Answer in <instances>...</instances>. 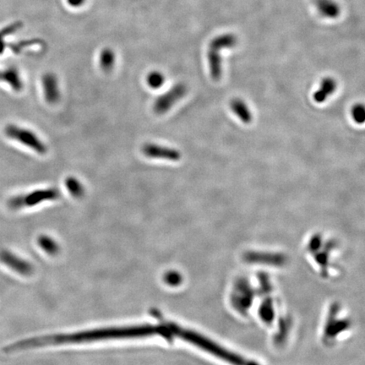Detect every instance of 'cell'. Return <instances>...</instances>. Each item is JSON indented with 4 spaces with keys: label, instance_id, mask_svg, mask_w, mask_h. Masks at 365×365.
I'll list each match as a JSON object with an SVG mask.
<instances>
[{
    "label": "cell",
    "instance_id": "6da1fadb",
    "mask_svg": "<svg viewBox=\"0 0 365 365\" xmlns=\"http://www.w3.org/2000/svg\"><path fill=\"white\" fill-rule=\"evenodd\" d=\"M162 327L153 325L124 326L107 329L96 330L91 332H78L68 335H55L30 338L22 341V347L25 349L48 346V345L64 344V343H78L84 341L110 340V339H124V338L151 337L161 336Z\"/></svg>",
    "mask_w": 365,
    "mask_h": 365
},
{
    "label": "cell",
    "instance_id": "8992f818",
    "mask_svg": "<svg viewBox=\"0 0 365 365\" xmlns=\"http://www.w3.org/2000/svg\"><path fill=\"white\" fill-rule=\"evenodd\" d=\"M187 92V87L184 84L178 83L173 85L170 90L155 100L153 110L157 114H164L172 109V106L183 98Z\"/></svg>",
    "mask_w": 365,
    "mask_h": 365
},
{
    "label": "cell",
    "instance_id": "7a4b0ae2",
    "mask_svg": "<svg viewBox=\"0 0 365 365\" xmlns=\"http://www.w3.org/2000/svg\"><path fill=\"white\" fill-rule=\"evenodd\" d=\"M169 331L171 332L172 338L177 337L181 338L182 340L190 342L192 344L196 345L197 347L202 348L203 350L207 351L209 353L214 354L216 356L219 357L224 359L227 363L232 365H258L252 361H249L245 359L243 357L239 356L238 354L231 353L230 351L226 350L224 347L211 341L208 338L200 336L197 332L185 329L182 326H178L177 324L168 322Z\"/></svg>",
    "mask_w": 365,
    "mask_h": 365
},
{
    "label": "cell",
    "instance_id": "2e32d148",
    "mask_svg": "<svg viewBox=\"0 0 365 365\" xmlns=\"http://www.w3.org/2000/svg\"><path fill=\"white\" fill-rule=\"evenodd\" d=\"M146 83L149 87L157 90L162 87L165 83V76L160 71H151L146 76Z\"/></svg>",
    "mask_w": 365,
    "mask_h": 365
},
{
    "label": "cell",
    "instance_id": "5bb4252c",
    "mask_svg": "<svg viewBox=\"0 0 365 365\" xmlns=\"http://www.w3.org/2000/svg\"><path fill=\"white\" fill-rule=\"evenodd\" d=\"M64 184H65L67 190L70 192V195L74 198L80 199L84 197V192H85L84 185L77 178L75 177H68L64 181Z\"/></svg>",
    "mask_w": 365,
    "mask_h": 365
},
{
    "label": "cell",
    "instance_id": "277c9868",
    "mask_svg": "<svg viewBox=\"0 0 365 365\" xmlns=\"http://www.w3.org/2000/svg\"><path fill=\"white\" fill-rule=\"evenodd\" d=\"M60 197V192L55 188H49L44 190H34L30 193L22 196H17L13 197L8 201L9 208L16 209L23 208V207H30L39 205L44 201L55 200Z\"/></svg>",
    "mask_w": 365,
    "mask_h": 365
},
{
    "label": "cell",
    "instance_id": "9c48e42d",
    "mask_svg": "<svg viewBox=\"0 0 365 365\" xmlns=\"http://www.w3.org/2000/svg\"><path fill=\"white\" fill-rule=\"evenodd\" d=\"M43 93L47 103L55 104L59 101L60 91L58 87L57 79L55 74L47 73L42 78Z\"/></svg>",
    "mask_w": 365,
    "mask_h": 365
},
{
    "label": "cell",
    "instance_id": "52a82bcc",
    "mask_svg": "<svg viewBox=\"0 0 365 365\" xmlns=\"http://www.w3.org/2000/svg\"><path fill=\"white\" fill-rule=\"evenodd\" d=\"M142 152L145 157L153 159L177 162L180 160L181 153L174 148L168 147L164 145H157L153 143H147L142 146Z\"/></svg>",
    "mask_w": 365,
    "mask_h": 365
},
{
    "label": "cell",
    "instance_id": "ba28073f",
    "mask_svg": "<svg viewBox=\"0 0 365 365\" xmlns=\"http://www.w3.org/2000/svg\"><path fill=\"white\" fill-rule=\"evenodd\" d=\"M0 261L21 275H29L32 272L30 263L22 260L15 253L6 250L0 251Z\"/></svg>",
    "mask_w": 365,
    "mask_h": 365
},
{
    "label": "cell",
    "instance_id": "9a60e30c",
    "mask_svg": "<svg viewBox=\"0 0 365 365\" xmlns=\"http://www.w3.org/2000/svg\"><path fill=\"white\" fill-rule=\"evenodd\" d=\"M100 66L105 72H109L113 69L115 64L114 53L111 49H104L101 52L99 57Z\"/></svg>",
    "mask_w": 365,
    "mask_h": 365
},
{
    "label": "cell",
    "instance_id": "7c38bea8",
    "mask_svg": "<svg viewBox=\"0 0 365 365\" xmlns=\"http://www.w3.org/2000/svg\"><path fill=\"white\" fill-rule=\"evenodd\" d=\"M314 3L320 15L326 18H337L341 12L340 7L334 0H315Z\"/></svg>",
    "mask_w": 365,
    "mask_h": 365
},
{
    "label": "cell",
    "instance_id": "5b68a950",
    "mask_svg": "<svg viewBox=\"0 0 365 365\" xmlns=\"http://www.w3.org/2000/svg\"><path fill=\"white\" fill-rule=\"evenodd\" d=\"M4 133L7 137L30 148L38 154H45L48 151L45 144L31 130L17 126L15 124H9L4 129Z\"/></svg>",
    "mask_w": 365,
    "mask_h": 365
},
{
    "label": "cell",
    "instance_id": "30bf717a",
    "mask_svg": "<svg viewBox=\"0 0 365 365\" xmlns=\"http://www.w3.org/2000/svg\"><path fill=\"white\" fill-rule=\"evenodd\" d=\"M230 107L233 113L244 123V124H251L253 119V115L249 109L245 101L240 98H234L231 101Z\"/></svg>",
    "mask_w": 365,
    "mask_h": 365
},
{
    "label": "cell",
    "instance_id": "3957f363",
    "mask_svg": "<svg viewBox=\"0 0 365 365\" xmlns=\"http://www.w3.org/2000/svg\"><path fill=\"white\" fill-rule=\"evenodd\" d=\"M237 43L236 36L232 34L221 35L215 37L209 45L207 58H208L210 73L212 80L218 82L222 77V57L220 51L223 49H231Z\"/></svg>",
    "mask_w": 365,
    "mask_h": 365
},
{
    "label": "cell",
    "instance_id": "4fadbf2b",
    "mask_svg": "<svg viewBox=\"0 0 365 365\" xmlns=\"http://www.w3.org/2000/svg\"><path fill=\"white\" fill-rule=\"evenodd\" d=\"M0 81L6 82L15 91H21L23 88V82L21 81L18 71L15 69L0 70Z\"/></svg>",
    "mask_w": 365,
    "mask_h": 365
},
{
    "label": "cell",
    "instance_id": "e0dca14e",
    "mask_svg": "<svg viewBox=\"0 0 365 365\" xmlns=\"http://www.w3.org/2000/svg\"><path fill=\"white\" fill-rule=\"evenodd\" d=\"M352 117L357 124H363L365 122V107L362 104H356L352 109Z\"/></svg>",
    "mask_w": 365,
    "mask_h": 365
},
{
    "label": "cell",
    "instance_id": "ac0fdd59",
    "mask_svg": "<svg viewBox=\"0 0 365 365\" xmlns=\"http://www.w3.org/2000/svg\"><path fill=\"white\" fill-rule=\"evenodd\" d=\"M84 2H85V0H67V3H69V5L76 7V8L82 6Z\"/></svg>",
    "mask_w": 365,
    "mask_h": 365
},
{
    "label": "cell",
    "instance_id": "8fae6325",
    "mask_svg": "<svg viewBox=\"0 0 365 365\" xmlns=\"http://www.w3.org/2000/svg\"><path fill=\"white\" fill-rule=\"evenodd\" d=\"M337 89V82L332 77H326L322 80L320 87L314 93V102L322 103L327 99L330 95L334 93Z\"/></svg>",
    "mask_w": 365,
    "mask_h": 365
}]
</instances>
